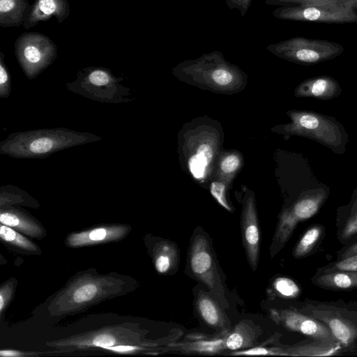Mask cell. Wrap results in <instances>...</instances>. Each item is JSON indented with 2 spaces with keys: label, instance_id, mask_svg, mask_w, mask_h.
I'll return each instance as SVG.
<instances>
[{
  "label": "cell",
  "instance_id": "ffe728a7",
  "mask_svg": "<svg viewBox=\"0 0 357 357\" xmlns=\"http://www.w3.org/2000/svg\"><path fill=\"white\" fill-rule=\"evenodd\" d=\"M31 8L28 0H0V26L23 25L29 18Z\"/></svg>",
  "mask_w": 357,
  "mask_h": 357
},
{
  "label": "cell",
  "instance_id": "9a60e30c",
  "mask_svg": "<svg viewBox=\"0 0 357 357\" xmlns=\"http://www.w3.org/2000/svg\"><path fill=\"white\" fill-rule=\"evenodd\" d=\"M342 93L336 79L328 75L317 76L301 82L294 90L297 98H313L328 100L338 97Z\"/></svg>",
  "mask_w": 357,
  "mask_h": 357
},
{
  "label": "cell",
  "instance_id": "44dd1931",
  "mask_svg": "<svg viewBox=\"0 0 357 357\" xmlns=\"http://www.w3.org/2000/svg\"><path fill=\"white\" fill-rule=\"evenodd\" d=\"M243 166V157L236 150L220 152L216 162L213 178L224 181L230 188L232 181Z\"/></svg>",
  "mask_w": 357,
  "mask_h": 357
},
{
  "label": "cell",
  "instance_id": "277c9868",
  "mask_svg": "<svg viewBox=\"0 0 357 357\" xmlns=\"http://www.w3.org/2000/svg\"><path fill=\"white\" fill-rule=\"evenodd\" d=\"M291 121L272 129L285 139L291 136L306 137L330 149L333 153L346 151L348 135L344 126L335 119L320 113L293 109L287 112Z\"/></svg>",
  "mask_w": 357,
  "mask_h": 357
},
{
  "label": "cell",
  "instance_id": "7402d4cb",
  "mask_svg": "<svg viewBox=\"0 0 357 357\" xmlns=\"http://www.w3.org/2000/svg\"><path fill=\"white\" fill-rule=\"evenodd\" d=\"M336 222L337 238L341 244L345 245L357 236V197L338 213Z\"/></svg>",
  "mask_w": 357,
  "mask_h": 357
},
{
  "label": "cell",
  "instance_id": "7a4b0ae2",
  "mask_svg": "<svg viewBox=\"0 0 357 357\" xmlns=\"http://www.w3.org/2000/svg\"><path fill=\"white\" fill-rule=\"evenodd\" d=\"M101 139L91 132L65 128L18 131L0 142V153L19 159L44 158L59 151Z\"/></svg>",
  "mask_w": 357,
  "mask_h": 357
},
{
  "label": "cell",
  "instance_id": "d590c367",
  "mask_svg": "<svg viewBox=\"0 0 357 357\" xmlns=\"http://www.w3.org/2000/svg\"><path fill=\"white\" fill-rule=\"evenodd\" d=\"M227 6L230 9H238L241 17H244L248 11L252 0H225Z\"/></svg>",
  "mask_w": 357,
  "mask_h": 357
},
{
  "label": "cell",
  "instance_id": "ab89813d",
  "mask_svg": "<svg viewBox=\"0 0 357 357\" xmlns=\"http://www.w3.org/2000/svg\"><path fill=\"white\" fill-rule=\"evenodd\" d=\"M0 355L3 357H15L26 356L29 355V354H24L21 351L14 350H1L0 351Z\"/></svg>",
  "mask_w": 357,
  "mask_h": 357
},
{
  "label": "cell",
  "instance_id": "f546056e",
  "mask_svg": "<svg viewBox=\"0 0 357 357\" xmlns=\"http://www.w3.org/2000/svg\"><path fill=\"white\" fill-rule=\"evenodd\" d=\"M0 236L3 241L20 249L27 251L36 250L35 245L28 238L18 233L13 228L2 224L0 227Z\"/></svg>",
  "mask_w": 357,
  "mask_h": 357
},
{
  "label": "cell",
  "instance_id": "7c38bea8",
  "mask_svg": "<svg viewBox=\"0 0 357 357\" xmlns=\"http://www.w3.org/2000/svg\"><path fill=\"white\" fill-rule=\"evenodd\" d=\"M241 232L248 263L255 271L259 261L260 235L255 195L251 190H248L243 197Z\"/></svg>",
  "mask_w": 357,
  "mask_h": 357
},
{
  "label": "cell",
  "instance_id": "83f0119b",
  "mask_svg": "<svg viewBox=\"0 0 357 357\" xmlns=\"http://www.w3.org/2000/svg\"><path fill=\"white\" fill-rule=\"evenodd\" d=\"M268 6L317 5L357 10V0H266Z\"/></svg>",
  "mask_w": 357,
  "mask_h": 357
},
{
  "label": "cell",
  "instance_id": "5bb4252c",
  "mask_svg": "<svg viewBox=\"0 0 357 357\" xmlns=\"http://www.w3.org/2000/svg\"><path fill=\"white\" fill-rule=\"evenodd\" d=\"M123 330L107 329L96 332L94 334L84 335L78 337L62 340L52 343L54 347H100L105 349L107 347L118 345L134 343L135 341L129 337L128 333L122 335Z\"/></svg>",
  "mask_w": 357,
  "mask_h": 357
},
{
  "label": "cell",
  "instance_id": "8fae6325",
  "mask_svg": "<svg viewBox=\"0 0 357 357\" xmlns=\"http://www.w3.org/2000/svg\"><path fill=\"white\" fill-rule=\"evenodd\" d=\"M271 315L275 323L289 331L298 333L312 340L340 344L324 323L301 310L296 308L273 309L271 310Z\"/></svg>",
  "mask_w": 357,
  "mask_h": 357
},
{
  "label": "cell",
  "instance_id": "e0dca14e",
  "mask_svg": "<svg viewBox=\"0 0 357 357\" xmlns=\"http://www.w3.org/2000/svg\"><path fill=\"white\" fill-rule=\"evenodd\" d=\"M272 355L291 356H328L342 354L347 351L340 344L312 340L294 346L271 347Z\"/></svg>",
  "mask_w": 357,
  "mask_h": 357
},
{
  "label": "cell",
  "instance_id": "d6986e66",
  "mask_svg": "<svg viewBox=\"0 0 357 357\" xmlns=\"http://www.w3.org/2000/svg\"><path fill=\"white\" fill-rule=\"evenodd\" d=\"M126 231L122 226L96 228L70 234L67 238V244L71 247H80L117 240L123 237Z\"/></svg>",
  "mask_w": 357,
  "mask_h": 357
},
{
  "label": "cell",
  "instance_id": "603a6c76",
  "mask_svg": "<svg viewBox=\"0 0 357 357\" xmlns=\"http://www.w3.org/2000/svg\"><path fill=\"white\" fill-rule=\"evenodd\" d=\"M325 235V227L315 224L310 226L296 244L292 254L294 258L301 259L312 254L318 248Z\"/></svg>",
  "mask_w": 357,
  "mask_h": 357
},
{
  "label": "cell",
  "instance_id": "4dcf8cb0",
  "mask_svg": "<svg viewBox=\"0 0 357 357\" xmlns=\"http://www.w3.org/2000/svg\"><path fill=\"white\" fill-rule=\"evenodd\" d=\"M273 284L276 292L284 298H296L301 292L298 284L289 278L279 277L274 280Z\"/></svg>",
  "mask_w": 357,
  "mask_h": 357
},
{
  "label": "cell",
  "instance_id": "2e32d148",
  "mask_svg": "<svg viewBox=\"0 0 357 357\" xmlns=\"http://www.w3.org/2000/svg\"><path fill=\"white\" fill-rule=\"evenodd\" d=\"M31 6L29 18L22 25L26 29L52 17H55L59 23H62L70 15L68 0H35Z\"/></svg>",
  "mask_w": 357,
  "mask_h": 357
},
{
  "label": "cell",
  "instance_id": "30bf717a",
  "mask_svg": "<svg viewBox=\"0 0 357 357\" xmlns=\"http://www.w3.org/2000/svg\"><path fill=\"white\" fill-rule=\"evenodd\" d=\"M277 19L328 24L357 22V10L317 5L278 6L272 11Z\"/></svg>",
  "mask_w": 357,
  "mask_h": 357
},
{
  "label": "cell",
  "instance_id": "4fadbf2b",
  "mask_svg": "<svg viewBox=\"0 0 357 357\" xmlns=\"http://www.w3.org/2000/svg\"><path fill=\"white\" fill-rule=\"evenodd\" d=\"M190 266L193 274L211 290L218 289L217 268L207 238L195 236L190 250Z\"/></svg>",
  "mask_w": 357,
  "mask_h": 357
},
{
  "label": "cell",
  "instance_id": "f1b7e54d",
  "mask_svg": "<svg viewBox=\"0 0 357 357\" xmlns=\"http://www.w3.org/2000/svg\"><path fill=\"white\" fill-rule=\"evenodd\" d=\"M101 290L100 282L95 280L77 284L69 293L70 302L78 305L92 301L100 296Z\"/></svg>",
  "mask_w": 357,
  "mask_h": 357
},
{
  "label": "cell",
  "instance_id": "1f68e13d",
  "mask_svg": "<svg viewBox=\"0 0 357 357\" xmlns=\"http://www.w3.org/2000/svg\"><path fill=\"white\" fill-rule=\"evenodd\" d=\"M226 347L230 350H236L252 344V337L248 336V330L238 326L233 332L227 335Z\"/></svg>",
  "mask_w": 357,
  "mask_h": 357
},
{
  "label": "cell",
  "instance_id": "836d02e7",
  "mask_svg": "<svg viewBox=\"0 0 357 357\" xmlns=\"http://www.w3.org/2000/svg\"><path fill=\"white\" fill-rule=\"evenodd\" d=\"M338 271H357V255L331 262L317 268V272L328 273Z\"/></svg>",
  "mask_w": 357,
  "mask_h": 357
},
{
  "label": "cell",
  "instance_id": "9c48e42d",
  "mask_svg": "<svg viewBox=\"0 0 357 357\" xmlns=\"http://www.w3.org/2000/svg\"><path fill=\"white\" fill-rule=\"evenodd\" d=\"M15 54L29 79L37 77L57 57V47L47 36L38 32L22 33L15 42Z\"/></svg>",
  "mask_w": 357,
  "mask_h": 357
},
{
  "label": "cell",
  "instance_id": "ba28073f",
  "mask_svg": "<svg viewBox=\"0 0 357 357\" xmlns=\"http://www.w3.org/2000/svg\"><path fill=\"white\" fill-rule=\"evenodd\" d=\"M327 199L322 188L303 192L289 207L280 213L270 248L274 257L291 237L297 225L316 215Z\"/></svg>",
  "mask_w": 357,
  "mask_h": 357
},
{
  "label": "cell",
  "instance_id": "3957f363",
  "mask_svg": "<svg viewBox=\"0 0 357 357\" xmlns=\"http://www.w3.org/2000/svg\"><path fill=\"white\" fill-rule=\"evenodd\" d=\"M185 131L181 149L188 171L197 181L205 182L213 176L220 153V131L206 120L191 123Z\"/></svg>",
  "mask_w": 357,
  "mask_h": 357
},
{
  "label": "cell",
  "instance_id": "ac0fdd59",
  "mask_svg": "<svg viewBox=\"0 0 357 357\" xmlns=\"http://www.w3.org/2000/svg\"><path fill=\"white\" fill-rule=\"evenodd\" d=\"M313 284L326 290L349 291L357 289V271L316 272L312 277Z\"/></svg>",
  "mask_w": 357,
  "mask_h": 357
},
{
  "label": "cell",
  "instance_id": "8d00e7d4",
  "mask_svg": "<svg viewBox=\"0 0 357 357\" xmlns=\"http://www.w3.org/2000/svg\"><path fill=\"white\" fill-rule=\"evenodd\" d=\"M357 255V241L349 243L340 249L336 254V260L346 259Z\"/></svg>",
  "mask_w": 357,
  "mask_h": 357
},
{
  "label": "cell",
  "instance_id": "4316f807",
  "mask_svg": "<svg viewBox=\"0 0 357 357\" xmlns=\"http://www.w3.org/2000/svg\"><path fill=\"white\" fill-rule=\"evenodd\" d=\"M228 334L227 333L222 337L190 339L188 342L178 344L176 347L186 352L215 354L227 349L225 342Z\"/></svg>",
  "mask_w": 357,
  "mask_h": 357
},
{
  "label": "cell",
  "instance_id": "5b68a950",
  "mask_svg": "<svg viewBox=\"0 0 357 357\" xmlns=\"http://www.w3.org/2000/svg\"><path fill=\"white\" fill-rule=\"evenodd\" d=\"M123 80V76L116 77L109 68L89 66L80 70L66 86L70 91L102 103H127L132 99Z\"/></svg>",
  "mask_w": 357,
  "mask_h": 357
},
{
  "label": "cell",
  "instance_id": "52a82bcc",
  "mask_svg": "<svg viewBox=\"0 0 357 357\" xmlns=\"http://www.w3.org/2000/svg\"><path fill=\"white\" fill-rule=\"evenodd\" d=\"M301 310L324 323L347 351L354 349L357 342V312L334 303L310 300L305 302Z\"/></svg>",
  "mask_w": 357,
  "mask_h": 357
},
{
  "label": "cell",
  "instance_id": "d6a6232c",
  "mask_svg": "<svg viewBox=\"0 0 357 357\" xmlns=\"http://www.w3.org/2000/svg\"><path fill=\"white\" fill-rule=\"evenodd\" d=\"M227 185L219 179L213 178L210 183L209 190L213 197L225 210L231 212L232 207L227 197Z\"/></svg>",
  "mask_w": 357,
  "mask_h": 357
},
{
  "label": "cell",
  "instance_id": "484cf974",
  "mask_svg": "<svg viewBox=\"0 0 357 357\" xmlns=\"http://www.w3.org/2000/svg\"><path fill=\"white\" fill-rule=\"evenodd\" d=\"M178 254L176 245L169 241H162L155 248L154 264L159 273H167L175 268Z\"/></svg>",
  "mask_w": 357,
  "mask_h": 357
},
{
  "label": "cell",
  "instance_id": "f35d334b",
  "mask_svg": "<svg viewBox=\"0 0 357 357\" xmlns=\"http://www.w3.org/2000/svg\"><path fill=\"white\" fill-rule=\"evenodd\" d=\"M13 288L11 286L6 284L3 286L0 290V311L6 307L7 303L11 297Z\"/></svg>",
  "mask_w": 357,
  "mask_h": 357
},
{
  "label": "cell",
  "instance_id": "8992f818",
  "mask_svg": "<svg viewBox=\"0 0 357 357\" xmlns=\"http://www.w3.org/2000/svg\"><path fill=\"white\" fill-rule=\"evenodd\" d=\"M266 49L277 57L305 66L315 65L333 59L344 50L341 44L335 42L302 36L270 44Z\"/></svg>",
  "mask_w": 357,
  "mask_h": 357
},
{
  "label": "cell",
  "instance_id": "74e56055",
  "mask_svg": "<svg viewBox=\"0 0 357 357\" xmlns=\"http://www.w3.org/2000/svg\"><path fill=\"white\" fill-rule=\"evenodd\" d=\"M105 349L117 353H130L135 352L142 349L138 345L124 344L109 347L106 348Z\"/></svg>",
  "mask_w": 357,
  "mask_h": 357
},
{
  "label": "cell",
  "instance_id": "6da1fadb",
  "mask_svg": "<svg viewBox=\"0 0 357 357\" xmlns=\"http://www.w3.org/2000/svg\"><path fill=\"white\" fill-rule=\"evenodd\" d=\"M177 79L186 84L215 93L241 92L248 84V75L215 50L197 59L183 61L172 69Z\"/></svg>",
  "mask_w": 357,
  "mask_h": 357
},
{
  "label": "cell",
  "instance_id": "cb8c5ba5",
  "mask_svg": "<svg viewBox=\"0 0 357 357\" xmlns=\"http://www.w3.org/2000/svg\"><path fill=\"white\" fill-rule=\"evenodd\" d=\"M0 222L2 225L16 229L31 236H38L40 233V228L38 224L15 209H1Z\"/></svg>",
  "mask_w": 357,
  "mask_h": 357
},
{
  "label": "cell",
  "instance_id": "d4e9b609",
  "mask_svg": "<svg viewBox=\"0 0 357 357\" xmlns=\"http://www.w3.org/2000/svg\"><path fill=\"white\" fill-rule=\"evenodd\" d=\"M198 312L202 319L209 326L225 329L226 319L218 304L205 294L199 295L197 301Z\"/></svg>",
  "mask_w": 357,
  "mask_h": 357
},
{
  "label": "cell",
  "instance_id": "e575fe53",
  "mask_svg": "<svg viewBox=\"0 0 357 357\" xmlns=\"http://www.w3.org/2000/svg\"><path fill=\"white\" fill-rule=\"evenodd\" d=\"M11 92L10 76L4 60V54L0 52V98H7Z\"/></svg>",
  "mask_w": 357,
  "mask_h": 357
}]
</instances>
